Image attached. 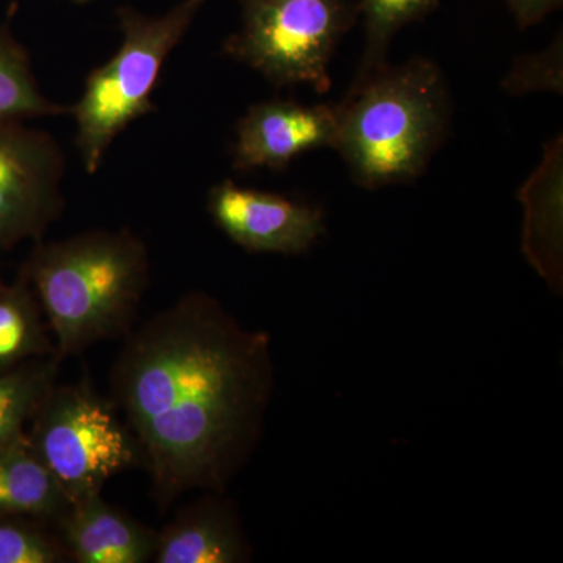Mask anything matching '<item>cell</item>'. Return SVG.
Masks as SVG:
<instances>
[{
	"label": "cell",
	"instance_id": "cell-1",
	"mask_svg": "<svg viewBox=\"0 0 563 563\" xmlns=\"http://www.w3.org/2000/svg\"><path fill=\"white\" fill-rule=\"evenodd\" d=\"M110 385L166 510L187 492L224 493L254 451L273 393L272 342L207 292H187L125 335Z\"/></svg>",
	"mask_w": 563,
	"mask_h": 563
},
{
	"label": "cell",
	"instance_id": "cell-2",
	"mask_svg": "<svg viewBox=\"0 0 563 563\" xmlns=\"http://www.w3.org/2000/svg\"><path fill=\"white\" fill-rule=\"evenodd\" d=\"M21 276L31 284L60 361L125 336L150 285L146 244L129 229L36 244Z\"/></svg>",
	"mask_w": 563,
	"mask_h": 563
},
{
	"label": "cell",
	"instance_id": "cell-3",
	"mask_svg": "<svg viewBox=\"0 0 563 563\" xmlns=\"http://www.w3.org/2000/svg\"><path fill=\"white\" fill-rule=\"evenodd\" d=\"M339 109L340 152L366 190L422 176L450 131L451 98L435 63L415 57L352 85Z\"/></svg>",
	"mask_w": 563,
	"mask_h": 563
},
{
	"label": "cell",
	"instance_id": "cell-4",
	"mask_svg": "<svg viewBox=\"0 0 563 563\" xmlns=\"http://www.w3.org/2000/svg\"><path fill=\"white\" fill-rule=\"evenodd\" d=\"M207 0H181L162 16L131 7L118 9L122 43L106 65L92 70L84 95L70 107L76 147L85 172L96 174L113 141L133 121L155 110V90L166 58L177 46Z\"/></svg>",
	"mask_w": 563,
	"mask_h": 563
},
{
	"label": "cell",
	"instance_id": "cell-5",
	"mask_svg": "<svg viewBox=\"0 0 563 563\" xmlns=\"http://www.w3.org/2000/svg\"><path fill=\"white\" fill-rule=\"evenodd\" d=\"M242 27L224 54L261 73L274 87L309 84L328 92L329 63L358 21L355 0H239Z\"/></svg>",
	"mask_w": 563,
	"mask_h": 563
},
{
	"label": "cell",
	"instance_id": "cell-6",
	"mask_svg": "<svg viewBox=\"0 0 563 563\" xmlns=\"http://www.w3.org/2000/svg\"><path fill=\"white\" fill-rule=\"evenodd\" d=\"M27 437L70 503L102 493L111 477L141 462L128 424L88 380L55 384L33 415Z\"/></svg>",
	"mask_w": 563,
	"mask_h": 563
},
{
	"label": "cell",
	"instance_id": "cell-7",
	"mask_svg": "<svg viewBox=\"0 0 563 563\" xmlns=\"http://www.w3.org/2000/svg\"><path fill=\"white\" fill-rule=\"evenodd\" d=\"M66 157L51 133L0 120V247L38 243L65 209Z\"/></svg>",
	"mask_w": 563,
	"mask_h": 563
},
{
	"label": "cell",
	"instance_id": "cell-8",
	"mask_svg": "<svg viewBox=\"0 0 563 563\" xmlns=\"http://www.w3.org/2000/svg\"><path fill=\"white\" fill-rule=\"evenodd\" d=\"M207 210L233 243L250 252L302 254L325 233L320 207L239 187L232 180L211 188Z\"/></svg>",
	"mask_w": 563,
	"mask_h": 563
},
{
	"label": "cell",
	"instance_id": "cell-9",
	"mask_svg": "<svg viewBox=\"0 0 563 563\" xmlns=\"http://www.w3.org/2000/svg\"><path fill=\"white\" fill-rule=\"evenodd\" d=\"M336 106L306 107L296 101L255 103L236 125L233 169L284 172L303 152L335 146Z\"/></svg>",
	"mask_w": 563,
	"mask_h": 563
},
{
	"label": "cell",
	"instance_id": "cell-10",
	"mask_svg": "<svg viewBox=\"0 0 563 563\" xmlns=\"http://www.w3.org/2000/svg\"><path fill=\"white\" fill-rule=\"evenodd\" d=\"M54 525L70 562L146 563L154 559L157 531L111 506L102 493L74 501Z\"/></svg>",
	"mask_w": 563,
	"mask_h": 563
},
{
	"label": "cell",
	"instance_id": "cell-11",
	"mask_svg": "<svg viewBox=\"0 0 563 563\" xmlns=\"http://www.w3.org/2000/svg\"><path fill=\"white\" fill-rule=\"evenodd\" d=\"M224 493H213L181 509L157 532L155 563H242L251 548Z\"/></svg>",
	"mask_w": 563,
	"mask_h": 563
},
{
	"label": "cell",
	"instance_id": "cell-12",
	"mask_svg": "<svg viewBox=\"0 0 563 563\" xmlns=\"http://www.w3.org/2000/svg\"><path fill=\"white\" fill-rule=\"evenodd\" d=\"M526 206L523 250L554 291L562 290V140L547 146L542 168L520 192Z\"/></svg>",
	"mask_w": 563,
	"mask_h": 563
},
{
	"label": "cell",
	"instance_id": "cell-13",
	"mask_svg": "<svg viewBox=\"0 0 563 563\" xmlns=\"http://www.w3.org/2000/svg\"><path fill=\"white\" fill-rule=\"evenodd\" d=\"M70 499L33 450L27 432L0 446V517L55 523Z\"/></svg>",
	"mask_w": 563,
	"mask_h": 563
},
{
	"label": "cell",
	"instance_id": "cell-14",
	"mask_svg": "<svg viewBox=\"0 0 563 563\" xmlns=\"http://www.w3.org/2000/svg\"><path fill=\"white\" fill-rule=\"evenodd\" d=\"M49 325L24 276L13 285L0 282V373L33 358L55 354Z\"/></svg>",
	"mask_w": 563,
	"mask_h": 563
},
{
	"label": "cell",
	"instance_id": "cell-15",
	"mask_svg": "<svg viewBox=\"0 0 563 563\" xmlns=\"http://www.w3.org/2000/svg\"><path fill=\"white\" fill-rule=\"evenodd\" d=\"M57 355L33 358L0 373V446L25 433L47 391L60 372Z\"/></svg>",
	"mask_w": 563,
	"mask_h": 563
},
{
	"label": "cell",
	"instance_id": "cell-16",
	"mask_svg": "<svg viewBox=\"0 0 563 563\" xmlns=\"http://www.w3.org/2000/svg\"><path fill=\"white\" fill-rule=\"evenodd\" d=\"M70 114V107L52 102L41 91L27 51L0 25V120Z\"/></svg>",
	"mask_w": 563,
	"mask_h": 563
},
{
	"label": "cell",
	"instance_id": "cell-17",
	"mask_svg": "<svg viewBox=\"0 0 563 563\" xmlns=\"http://www.w3.org/2000/svg\"><path fill=\"white\" fill-rule=\"evenodd\" d=\"M440 0H361L358 18L365 29V51L354 84L368 80L388 65V47L396 33L433 13Z\"/></svg>",
	"mask_w": 563,
	"mask_h": 563
},
{
	"label": "cell",
	"instance_id": "cell-18",
	"mask_svg": "<svg viewBox=\"0 0 563 563\" xmlns=\"http://www.w3.org/2000/svg\"><path fill=\"white\" fill-rule=\"evenodd\" d=\"M55 525L24 517H0V563H69Z\"/></svg>",
	"mask_w": 563,
	"mask_h": 563
},
{
	"label": "cell",
	"instance_id": "cell-19",
	"mask_svg": "<svg viewBox=\"0 0 563 563\" xmlns=\"http://www.w3.org/2000/svg\"><path fill=\"white\" fill-rule=\"evenodd\" d=\"M510 95L537 90L562 92V40H555L550 49L529 57L517 58L512 73L504 80Z\"/></svg>",
	"mask_w": 563,
	"mask_h": 563
},
{
	"label": "cell",
	"instance_id": "cell-20",
	"mask_svg": "<svg viewBox=\"0 0 563 563\" xmlns=\"http://www.w3.org/2000/svg\"><path fill=\"white\" fill-rule=\"evenodd\" d=\"M521 31L539 24L553 11L561 9L563 0H506Z\"/></svg>",
	"mask_w": 563,
	"mask_h": 563
},
{
	"label": "cell",
	"instance_id": "cell-21",
	"mask_svg": "<svg viewBox=\"0 0 563 563\" xmlns=\"http://www.w3.org/2000/svg\"><path fill=\"white\" fill-rule=\"evenodd\" d=\"M73 2H76V3H88V2H92V0H73Z\"/></svg>",
	"mask_w": 563,
	"mask_h": 563
}]
</instances>
